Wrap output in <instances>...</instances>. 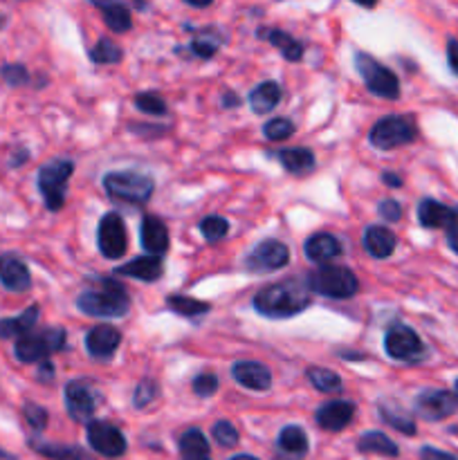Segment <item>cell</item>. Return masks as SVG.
I'll return each instance as SVG.
<instances>
[{"label":"cell","instance_id":"obj_1","mask_svg":"<svg viewBox=\"0 0 458 460\" xmlns=\"http://www.w3.org/2000/svg\"><path fill=\"white\" fill-rule=\"evenodd\" d=\"M310 304H313V290L308 286V279L301 277L283 279V281L272 283V286L256 292L254 301H251L256 313L268 319L296 317L304 310H308Z\"/></svg>","mask_w":458,"mask_h":460},{"label":"cell","instance_id":"obj_2","mask_svg":"<svg viewBox=\"0 0 458 460\" xmlns=\"http://www.w3.org/2000/svg\"><path fill=\"white\" fill-rule=\"evenodd\" d=\"M101 288L99 290L81 292L76 299V308L84 314L94 319H117L128 314L130 296L121 283L115 279H99Z\"/></svg>","mask_w":458,"mask_h":460},{"label":"cell","instance_id":"obj_3","mask_svg":"<svg viewBox=\"0 0 458 460\" xmlns=\"http://www.w3.org/2000/svg\"><path fill=\"white\" fill-rule=\"evenodd\" d=\"M305 279H308L310 290L326 299H350L359 288L357 277L341 265H323V268L313 270Z\"/></svg>","mask_w":458,"mask_h":460},{"label":"cell","instance_id":"obj_4","mask_svg":"<svg viewBox=\"0 0 458 460\" xmlns=\"http://www.w3.org/2000/svg\"><path fill=\"white\" fill-rule=\"evenodd\" d=\"M103 189L115 200L142 205L153 196L155 182L151 180V175L139 173V171H112V173L103 175Z\"/></svg>","mask_w":458,"mask_h":460},{"label":"cell","instance_id":"obj_5","mask_svg":"<svg viewBox=\"0 0 458 460\" xmlns=\"http://www.w3.org/2000/svg\"><path fill=\"white\" fill-rule=\"evenodd\" d=\"M66 331L63 328H43V331H31L30 335L21 337L13 346V355L18 362L34 364L48 362L49 355L58 353L66 349Z\"/></svg>","mask_w":458,"mask_h":460},{"label":"cell","instance_id":"obj_6","mask_svg":"<svg viewBox=\"0 0 458 460\" xmlns=\"http://www.w3.org/2000/svg\"><path fill=\"white\" fill-rule=\"evenodd\" d=\"M72 173H75V162L66 160V157H58V160L40 166L39 191L49 211H61L66 205L67 182H70Z\"/></svg>","mask_w":458,"mask_h":460},{"label":"cell","instance_id":"obj_7","mask_svg":"<svg viewBox=\"0 0 458 460\" xmlns=\"http://www.w3.org/2000/svg\"><path fill=\"white\" fill-rule=\"evenodd\" d=\"M416 137V121H413V117L407 115L382 117L380 121H375L371 133H368L371 146L380 148V151H391V148L404 146V144H411Z\"/></svg>","mask_w":458,"mask_h":460},{"label":"cell","instance_id":"obj_8","mask_svg":"<svg viewBox=\"0 0 458 460\" xmlns=\"http://www.w3.org/2000/svg\"><path fill=\"white\" fill-rule=\"evenodd\" d=\"M355 67H357L359 76L366 84L368 93L382 99H398L400 97V81L393 72L386 66H382L377 58L371 54L357 52L355 54Z\"/></svg>","mask_w":458,"mask_h":460},{"label":"cell","instance_id":"obj_9","mask_svg":"<svg viewBox=\"0 0 458 460\" xmlns=\"http://www.w3.org/2000/svg\"><path fill=\"white\" fill-rule=\"evenodd\" d=\"M97 245L103 259L117 261L128 250V236H126V223L117 211L103 216L97 227Z\"/></svg>","mask_w":458,"mask_h":460},{"label":"cell","instance_id":"obj_10","mask_svg":"<svg viewBox=\"0 0 458 460\" xmlns=\"http://www.w3.org/2000/svg\"><path fill=\"white\" fill-rule=\"evenodd\" d=\"M384 353L398 362H413L425 355V346L413 328L404 326V323H393L384 335Z\"/></svg>","mask_w":458,"mask_h":460},{"label":"cell","instance_id":"obj_11","mask_svg":"<svg viewBox=\"0 0 458 460\" xmlns=\"http://www.w3.org/2000/svg\"><path fill=\"white\" fill-rule=\"evenodd\" d=\"M85 436H88L90 447L108 458L124 456L126 447H128L124 434L115 425H110V422L90 420L88 427H85Z\"/></svg>","mask_w":458,"mask_h":460},{"label":"cell","instance_id":"obj_12","mask_svg":"<svg viewBox=\"0 0 458 460\" xmlns=\"http://www.w3.org/2000/svg\"><path fill=\"white\" fill-rule=\"evenodd\" d=\"M99 394L88 380H72L66 385V409L72 420L85 422L97 411Z\"/></svg>","mask_w":458,"mask_h":460},{"label":"cell","instance_id":"obj_13","mask_svg":"<svg viewBox=\"0 0 458 460\" xmlns=\"http://www.w3.org/2000/svg\"><path fill=\"white\" fill-rule=\"evenodd\" d=\"M290 263V250L287 245H283L281 241H268L259 243V245L251 250V254L247 256L245 268L250 272H274V270H283Z\"/></svg>","mask_w":458,"mask_h":460},{"label":"cell","instance_id":"obj_14","mask_svg":"<svg viewBox=\"0 0 458 460\" xmlns=\"http://www.w3.org/2000/svg\"><path fill=\"white\" fill-rule=\"evenodd\" d=\"M458 411V395L449 391H422L416 398V413L425 420H445Z\"/></svg>","mask_w":458,"mask_h":460},{"label":"cell","instance_id":"obj_15","mask_svg":"<svg viewBox=\"0 0 458 460\" xmlns=\"http://www.w3.org/2000/svg\"><path fill=\"white\" fill-rule=\"evenodd\" d=\"M121 344V332L110 323H99L85 335V350L97 359H110Z\"/></svg>","mask_w":458,"mask_h":460},{"label":"cell","instance_id":"obj_16","mask_svg":"<svg viewBox=\"0 0 458 460\" xmlns=\"http://www.w3.org/2000/svg\"><path fill=\"white\" fill-rule=\"evenodd\" d=\"M355 404L348 400H332V402L321 404L317 409V425L326 431H341L353 422Z\"/></svg>","mask_w":458,"mask_h":460},{"label":"cell","instance_id":"obj_17","mask_svg":"<svg viewBox=\"0 0 458 460\" xmlns=\"http://www.w3.org/2000/svg\"><path fill=\"white\" fill-rule=\"evenodd\" d=\"M232 377L242 389L250 391H268L272 386V373H269V368L260 362H250V359H242V362L233 364Z\"/></svg>","mask_w":458,"mask_h":460},{"label":"cell","instance_id":"obj_18","mask_svg":"<svg viewBox=\"0 0 458 460\" xmlns=\"http://www.w3.org/2000/svg\"><path fill=\"white\" fill-rule=\"evenodd\" d=\"M0 283L12 292H25L31 288V274L25 261L16 254H0Z\"/></svg>","mask_w":458,"mask_h":460},{"label":"cell","instance_id":"obj_19","mask_svg":"<svg viewBox=\"0 0 458 460\" xmlns=\"http://www.w3.org/2000/svg\"><path fill=\"white\" fill-rule=\"evenodd\" d=\"M139 234H142V247L148 252V256H162L169 250V229L155 216H144Z\"/></svg>","mask_w":458,"mask_h":460},{"label":"cell","instance_id":"obj_20","mask_svg":"<svg viewBox=\"0 0 458 460\" xmlns=\"http://www.w3.org/2000/svg\"><path fill=\"white\" fill-rule=\"evenodd\" d=\"M305 259L313 261V263H326V261L335 259L341 254V243L337 241L332 234L317 232L305 241L304 245Z\"/></svg>","mask_w":458,"mask_h":460},{"label":"cell","instance_id":"obj_21","mask_svg":"<svg viewBox=\"0 0 458 460\" xmlns=\"http://www.w3.org/2000/svg\"><path fill=\"white\" fill-rule=\"evenodd\" d=\"M395 245H398L395 234L391 229L382 227V225H371L364 232V247H366L373 259H389L395 252Z\"/></svg>","mask_w":458,"mask_h":460},{"label":"cell","instance_id":"obj_22","mask_svg":"<svg viewBox=\"0 0 458 460\" xmlns=\"http://www.w3.org/2000/svg\"><path fill=\"white\" fill-rule=\"evenodd\" d=\"M117 274L153 283V281H157L162 274H164V265H162L160 256H139V259H135V261H130V263L117 268Z\"/></svg>","mask_w":458,"mask_h":460},{"label":"cell","instance_id":"obj_23","mask_svg":"<svg viewBox=\"0 0 458 460\" xmlns=\"http://www.w3.org/2000/svg\"><path fill=\"white\" fill-rule=\"evenodd\" d=\"M40 310L39 305H30L25 313H21L18 317H7L0 319V340H13V337H25L34 331V326L39 323Z\"/></svg>","mask_w":458,"mask_h":460},{"label":"cell","instance_id":"obj_24","mask_svg":"<svg viewBox=\"0 0 458 460\" xmlns=\"http://www.w3.org/2000/svg\"><path fill=\"white\" fill-rule=\"evenodd\" d=\"M377 411H380L382 420H384L386 425L393 427L395 431H400V434H407V436L416 434V422H413V418L409 416V413L404 411L395 400L391 398L380 400V402H377Z\"/></svg>","mask_w":458,"mask_h":460},{"label":"cell","instance_id":"obj_25","mask_svg":"<svg viewBox=\"0 0 458 460\" xmlns=\"http://www.w3.org/2000/svg\"><path fill=\"white\" fill-rule=\"evenodd\" d=\"M281 85L277 81H263L256 85L250 93V106L256 115H265V112L274 111L281 102Z\"/></svg>","mask_w":458,"mask_h":460},{"label":"cell","instance_id":"obj_26","mask_svg":"<svg viewBox=\"0 0 458 460\" xmlns=\"http://www.w3.org/2000/svg\"><path fill=\"white\" fill-rule=\"evenodd\" d=\"M260 39H268L269 45H274V48L278 49V52L283 54V58L290 63H296L304 58V45L299 43V40L295 39V36H290L287 31L283 30H259Z\"/></svg>","mask_w":458,"mask_h":460},{"label":"cell","instance_id":"obj_27","mask_svg":"<svg viewBox=\"0 0 458 460\" xmlns=\"http://www.w3.org/2000/svg\"><path fill=\"white\" fill-rule=\"evenodd\" d=\"M92 4L97 9H101L108 30L115 31V34H124V31H128L133 27V16H130V9L126 4L101 3V0H92Z\"/></svg>","mask_w":458,"mask_h":460},{"label":"cell","instance_id":"obj_28","mask_svg":"<svg viewBox=\"0 0 458 460\" xmlns=\"http://www.w3.org/2000/svg\"><path fill=\"white\" fill-rule=\"evenodd\" d=\"M277 157L283 169L292 175H305L314 169V155L310 148H283Z\"/></svg>","mask_w":458,"mask_h":460},{"label":"cell","instance_id":"obj_29","mask_svg":"<svg viewBox=\"0 0 458 460\" xmlns=\"http://www.w3.org/2000/svg\"><path fill=\"white\" fill-rule=\"evenodd\" d=\"M452 207H445L443 202H436L431 198L418 205V220H420L422 227L427 229H443L447 225V220L452 218Z\"/></svg>","mask_w":458,"mask_h":460},{"label":"cell","instance_id":"obj_30","mask_svg":"<svg viewBox=\"0 0 458 460\" xmlns=\"http://www.w3.org/2000/svg\"><path fill=\"white\" fill-rule=\"evenodd\" d=\"M278 449L287 456H305L308 452V436H305L304 427L299 425H290V427H283L281 434H278Z\"/></svg>","mask_w":458,"mask_h":460},{"label":"cell","instance_id":"obj_31","mask_svg":"<svg viewBox=\"0 0 458 460\" xmlns=\"http://www.w3.org/2000/svg\"><path fill=\"white\" fill-rule=\"evenodd\" d=\"M357 449L364 454H380V456H398V445L382 431H366L357 440Z\"/></svg>","mask_w":458,"mask_h":460},{"label":"cell","instance_id":"obj_32","mask_svg":"<svg viewBox=\"0 0 458 460\" xmlns=\"http://www.w3.org/2000/svg\"><path fill=\"white\" fill-rule=\"evenodd\" d=\"M166 305H169L175 314H182V317H200V314L209 313L211 308L207 301H198L193 299V296L184 295H169L166 296Z\"/></svg>","mask_w":458,"mask_h":460},{"label":"cell","instance_id":"obj_33","mask_svg":"<svg viewBox=\"0 0 458 460\" xmlns=\"http://www.w3.org/2000/svg\"><path fill=\"white\" fill-rule=\"evenodd\" d=\"M308 380L319 394H337L341 391V377L335 371L323 367H313L308 368Z\"/></svg>","mask_w":458,"mask_h":460},{"label":"cell","instance_id":"obj_34","mask_svg":"<svg viewBox=\"0 0 458 460\" xmlns=\"http://www.w3.org/2000/svg\"><path fill=\"white\" fill-rule=\"evenodd\" d=\"M180 452L182 456H209V440L200 429H187L180 436Z\"/></svg>","mask_w":458,"mask_h":460},{"label":"cell","instance_id":"obj_35","mask_svg":"<svg viewBox=\"0 0 458 460\" xmlns=\"http://www.w3.org/2000/svg\"><path fill=\"white\" fill-rule=\"evenodd\" d=\"M220 45H223V36L214 34L211 30H205V31H198V34L193 36L191 43H189V49H191L196 57L211 58L216 52H218Z\"/></svg>","mask_w":458,"mask_h":460},{"label":"cell","instance_id":"obj_36","mask_svg":"<svg viewBox=\"0 0 458 460\" xmlns=\"http://www.w3.org/2000/svg\"><path fill=\"white\" fill-rule=\"evenodd\" d=\"M124 52H121L119 45L112 39L103 36V39L97 40L92 49H90V61L92 63H103V66H112V63H119Z\"/></svg>","mask_w":458,"mask_h":460},{"label":"cell","instance_id":"obj_37","mask_svg":"<svg viewBox=\"0 0 458 460\" xmlns=\"http://www.w3.org/2000/svg\"><path fill=\"white\" fill-rule=\"evenodd\" d=\"M263 135L269 142H286V139H290L295 135V124L290 119L277 117V119H269L263 126Z\"/></svg>","mask_w":458,"mask_h":460},{"label":"cell","instance_id":"obj_38","mask_svg":"<svg viewBox=\"0 0 458 460\" xmlns=\"http://www.w3.org/2000/svg\"><path fill=\"white\" fill-rule=\"evenodd\" d=\"M200 232L202 236H205V241L216 243L220 241V238L227 236L229 223L225 218H220V216H207V218L200 223Z\"/></svg>","mask_w":458,"mask_h":460},{"label":"cell","instance_id":"obj_39","mask_svg":"<svg viewBox=\"0 0 458 460\" xmlns=\"http://www.w3.org/2000/svg\"><path fill=\"white\" fill-rule=\"evenodd\" d=\"M135 108L146 115H166V102L157 93H142L135 97Z\"/></svg>","mask_w":458,"mask_h":460},{"label":"cell","instance_id":"obj_40","mask_svg":"<svg viewBox=\"0 0 458 460\" xmlns=\"http://www.w3.org/2000/svg\"><path fill=\"white\" fill-rule=\"evenodd\" d=\"M160 394V386H157L155 380H142L137 386H135V395H133V407L135 409H144L153 402Z\"/></svg>","mask_w":458,"mask_h":460},{"label":"cell","instance_id":"obj_41","mask_svg":"<svg viewBox=\"0 0 458 460\" xmlns=\"http://www.w3.org/2000/svg\"><path fill=\"white\" fill-rule=\"evenodd\" d=\"M211 436H214V440L220 447H236L238 445V431L229 420L216 422V425L211 427Z\"/></svg>","mask_w":458,"mask_h":460},{"label":"cell","instance_id":"obj_42","mask_svg":"<svg viewBox=\"0 0 458 460\" xmlns=\"http://www.w3.org/2000/svg\"><path fill=\"white\" fill-rule=\"evenodd\" d=\"M0 76L7 85L12 88H21V85L30 84V72H27L25 66L21 63H7V66L0 67Z\"/></svg>","mask_w":458,"mask_h":460},{"label":"cell","instance_id":"obj_43","mask_svg":"<svg viewBox=\"0 0 458 460\" xmlns=\"http://www.w3.org/2000/svg\"><path fill=\"white\" fill-rule=\"evenodd\" d=\"M34 449L52 460H84V454L76 447H61V445H34Z\"/></svg>","mask_w":458,"mask_h":460},{"label":"cell","instance_id":"obj_44","mask_svg":"<svg viewBox=\"0 0 458 460\" xmlns=\"http://www.w3.org/2000/svg\"><path fill=\"white\" fill-rule=\"evenodd\" d=\"M22 416H25L27 425H30L34 431H43L45 427H48V411H45L40 404L25 402L22 404Z\"/></svg>","mask_w":458,"mask_h":460},{"label":"cell","instance_id":"obj_45","mask_svg":"<svg viewBox=\"0 0 458 460\" xmlns=\"http://www.w3.org/2000/svg\"><path fill=\"white\" fill-rule=\"evenodd\" d=\"M220 382L218 377L214 376V373H200L198 377H193V394L200 395V398H209V395H214L216 391H218Z\"/></svg>","mask_w":458,"mask_h":460},{"label":"cell","instance_id":"obj_46","mask_svg":"<svg viewBox=\"0 0 458 460\" xmlns=\"http://www.w3.org/2000/svg\"><path fill=\"white\" fill-rule=\"evenodd\" d=\"M377 214L384 220L398 223V220L402 218V207H400V202L393 200V198H386V200H382L380 205H377Z\"/></svg>","mask_w":458,"mask_h":460},{"label":"cell","instance_id":"obj_47","mask_svg":"<svg viewBox=\"0 0 458 460\" xmlns=\"http://www.w3.org/2000/svg\"><path fill=\"white\" fill-rule=\"evenodd\" d=\"M443 229L447 232V245L458 254V209L452 211V218L447 220Z\"/></svg>","mask_w":458,"mask_h":460},{"label":"cell","instance_id":"obj_48","mask_svg":"<svg viewBox=\"0 0 458 460\" xmlns=\"http://www.w3.org/2000/svg\"><path fill=\"white\" fill-rule=\"evenodd\" d=\"M447 63L452 67L454 75L458 76V40L449 39L447 40Z\"/></svg>","mask_w":458,"mask_h":460},{"label":"cell","instance_id":"obj_49","mask_svg":"<svg viewBox=\"0 0 458 460\" xmlns=\"http://www.w3.org/2000/svg\"><path fill=\"white\" fill-rule=\"evenodd\" d=\"M420 456L422 460H458L454 454L440 452V449H434V447H422Z\"/></svg>","mask_w":458,"mask_h":460},{"label":"cell","instance_id":"obj_50","mask_svg":"<svg viewBox=\"0 0 458 460\" xmlns=\"http://www.w3.org/2000/svg\"><path fill=\"white\" fill-rule=\"evenodd\" d=\"M54 380V367L52 362H40V368H39V382H43V385H48V382Z\"/></svg>","mask_w":458,"mask_h":460},{"label":"cell","instance_id":"obj_51","mask_svg":"<svg viewBox=\"0 0 458 460\" xmlns=\"http://www.w3.org/2000/svg\"><path fill=\"white\" fill-rule=\"evenodd\" d=\"M382 182H384L386 187H402V178H400L398 173H391V171H384V173H382Z\"/></svg>","mask_w":458,"mask_h":460},{"label":"cell","instance_id":"obj_52","mask_svg":"<svg viewBox=\"0 0 458 460\" xmlns=\"http://www.w3.org/2000/svg\"><path fill=\"white\" fill-rule=\"evenodd\" d=\"M27 157H30V153H27L25 148H18L16 155H12V160H9V166H21V164H25Z\"/></svg>","mask_w":458,"mask_h":460},{"label":"cell","instance_id":"obj_53","mask_svg":"<svg viewBox=\"0 0 458 460\" xmlns=\"http://www.w3.org/2000/svg\"><path fill=\"white\" fill-rule=\"evenodd\" d=\"M238 103H241V99H238V94L232 93V90L223 94V106L225 108H236Z\"/></svg>","mask_w":458,"mask_h":460},{"label":"cell","instance_id":"obj_54","mask_svg":"<svg viewBox=\"0 0 458 460\" xmlns=\"http://www.w3.org/2000/svg\"><path fill=\"white\" fill-rule=\"evenodd\" d=\"M187 4L189 7H196V9H205V7H209L211 3H193V0H187Z\"/></svg>","mask_w":458,"mask_h":460},{"label":"cell","instance_id":"obj_55","mask_svg":"<svg viewBox=\"0 0 458 460\" xmlns=\"http://www.w3.org/2000/svg\"><path fill=\"white\" fill-rule=\"evenodd\" d=\"M232 460H259V458H254V456H247V454H238V456H233Z\"/></svg>","mask_w":458,"mask_h":460},{"label":"cell","instance_id":"obj_56","mask_svg":"<svg viewBox=\"0 0 458 460\" xmlns=\"http://www.w3.org/2000/svg\"><path fill=\"white\" fill-rule=\"evenodd\" d=\"M182 460H211L209 456H182Z\"/></svg>","mask_w":458,"mask_h":460},{"label":"cell","instance_id":"obj_57","mask_svg":"<svg viewBox=\"0 0 458 460\" xmlns=\"http://www.w3.org/2000/svg\"><path fill=\"white\" fill-rule=\"evenodd\" d=\"M4 22H7V18L0 16V30H3V27H4Z\"/></svg>","mask_w":458,"mask_h":460},{"label":"cell","instance_id":"obj_58","mask_svg":"<svg viewBox=\"0 0 458 460\" xmlns=\"http://www.w3.org/2000/svg\"><path fill=\"white\" fill-rule=\"evenodd\" d=\"M4 458H7V454H4V452H0V460H4Z\"/></svg>","mask_w":458,"mask_h":460},{"label":"cell","instance_id":"obj_59","mask_svg":"<svg viewBox=\"0 0 458 460\" xmlns=\"http://www.w3.org/2000/svg\"><path fill=\"white\" fill-rule=\"evenodd\" d=\"M456 395H458V380H456Z\"/></svg>","mask_w":458,"mask_h":460}]
</instances>
